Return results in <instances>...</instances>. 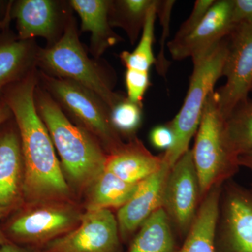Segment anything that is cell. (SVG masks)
<instances>
[{
  "label": "cell",
  "instance_id": "8fae6325",
  "mask_svg": "<svg viewBox=\"0 0 252 252\" xmlns=\"http://www.w3.org/2000/svg\"><path fill=\"white\" fill-rule=\"evenodd\" d=\"M117 217L112 210L85 211L69 233L40 248V252H120Z\"/></svg>",
  "mask_w": 252,
  "mask_h": 252
},
{
  "label": "cell",
  "instance_id": "d6a6232c",
  "mask_svg": "<svg viewBox=\"0 0 252 252\" xmlns=\"http://www.w3.org/2000/svg\"><path fill=\"white\" fill-rule=\"evenodd\" d=\"M238 163L240 167L248 169L252 173V150L240 155L238 157Z\"/></svg>",
  "mask_w": 252,
  "mask_h": 252
},
{
  "label": "cell",
  "instance_id": "836d02e7",
  "mask_svg": "<svg viewBox=\"0 0 252 252\" xmlns=\"http://www.w3.org/2000/svg\"><path fill=\"white\" fill-rule=\"evenodd\" d=\"M0 252H29L23 249L18 248L12 244L4 243L0 248Z\"/></svg>",
  "mask_w": 252,
  "mask_h": 252
},
{
  "label": "cell",
  "instance_id": "d4e9b609",
  "mask_svg": "<svg viewBox=\"0 0 252 252\" xmlns=\"http://www.w3.org/2000/svg\"><path fill=\"white\" fill-rule=\"evenodd\" d=\"M141 106L133 103L124 97L111 109L110 121L118 133L126 136H134L142 122Z\"/></svg>",
  "mask_w": 252,
  "mask_h": 252
},
{
  "label": "cell",
  "instance_id": "83f0119b",
  "mask_svg": "<svg viewBox=\"0 0 252 252\" xmlns=\"http://www.w3.org/2000/svg\"><path fill=\"white\" fill-rule=\"evenodd\" d=\"M216 0H197L193 10L185 22L181 25L173 39L178 40L189 35L198 26Z\"/></svg>",
  "mask_w": 252,
  "mask_h": 252
},
{
  "label": "cell",
  "instance_id": "52a82bcc",
  "mask_svg": "<svg viewBox=\"0 0 252 252\" xmlns=\"http://www.w3.org/2000/svg\"><path fill=\"white\" fill-rule=\"evenodd\" d=\"M25 205L26 208L11 220L8 230L18 241L40 248L74 229L85 212L77 200Z\"/></svg>",
  "mask_w": 252,
  "mask_h": 252
},
{
  "label": "cell",
  "instance_id": "44dd1931",
  "mask_svg": "<svg viewBox=\"0 0 252 252\" xmlns=\"http://www.w3.org/2000/svg\"><path fill=\"white\" fill-rule=\"evenodd\" d=\"M172 227L165 210L158 209L141 225L127 252H176Z\"/></svg>",
  "mask_w": 252,
  "mask_h": 252
},
{
  "label": "cell",
  "instance_id": "1f68e13d",
  "mask_svg": "<svg viewBox=\"0 0 252 252\" xmlns=\"http://www.w3.org/2000/svg\"><path fill=\"white\" fill-rule=\"evenodd\" d=\"M13 114L7 104L0 98V127L12 119Z\"/></svg>",
  "mask_w": 252,
  "mask_h": 252
},
{
  "label": "cell",
  "instance_id": "f1b7e54d",
  "mask_svg": "<svg viewBox=\"0 0 252 252\" xmlns=\"http://www.w3.org/2000/svg\"><path fill=\"white\" fill-rule=\"evenodd\" d=\"M174 133L169 124L156 126L150 132V141L157 149L169 150L174 143Z\"/></svg>",
  "mask_w": 252,
  "mask_h": 252
},
{
  "label": "cell",
  "instance_id": "e575fe53",
  "mask_svg": "<svg viewBox=\"0 0 252 252\" xmlns=\"http://www.w3.org/2000/svg\"><path fill=\"white\" fill-rule=\"evenodd\" d=\"M4 240H3L2 234H1V230H0V248L4 245Z\"/></svg>",
  "mask_w": 252,
  "mask_h": 252
},
{
  "label": "cell",
  "instance_id": "4316f807",
  "mask_svg": "<svg viewBox=\"0 0 252 252\" xmlns=\"http://www.w3.org/2000/svg\"><path fill=\"white\" fill-rule=\"evenodd\" d=\"M125 81L127 99L133 103L142 105L144 94L150 85L149 72L127 68Z\"/></svg>",
  "mask_w": 252,
  "mask_h": 252
},
{
  "label": "cell",
  "instance_id": "4dcf8cb0",
  "mask_svg": "<svg viewBox=\"0 0 252 252\" xmlns=\"http://www.w3.org/2000/svg\"><path fill=\"white\" fill-rule=\"evenodd\" d=\"M13 1H0V31L9 28Z\"/></svg>",
  "mask_w": 252,
  "mask_h": 252
},
{
  "label": "cell",
  "instance_id": "7402d4cb",
  "mask_svg": "<svg viewBox=\"0 0 252 252\" xmlns=\"http://www.w3.org/2000/svg\"><path fill=\"white\" fill-rule=\"evenodd\" d=\"M227 142L237 158L252 150V99L237 105L225 119Z\"/></svg>",
  "mask_w": 252,
  "mask_h": 252
},
{
  "label": "cell",
  "instance_id": "2e32d148",
  "mask_svg": "<svg viewBox=\"0 0 252 252\" xmlns=\"http://www.w3.org/2000/svg\"><path fill=\"white\" fill-rule=\"evenodd\" d=\"M11 19L16 20L18 37L32 40L41 36L51 41L57 33L59 14L55 2L49 0L13 1Z\"/></svg>",
  "mask_w": 252,
  "mask_h": 252
},
{
  "label": "cell",
  "instance_id": "484cf974",
  "mask_svg": "<svg viewBox=\"0 0 252 252\" xmlns=\"http://www.w3.org/2000/svg\"><path fill=\"white\" fill-rule=\"evenodd\" d=\"M175 1L173 0H163V1H157V16L160 19V24L162 28V34L160 39V49L159 54L156 59V67L157 72L161 77L165 78L168 70L170 62L165 56V46L167 36H169V30H170V17L172 8L175 4Z\"/></svg>",
  "mask_w": 252,
  "mask_h": 252
},
{
  "label": "cell",
  "instance_id": "d6986e66",
  "mask_svg": "<svg viewBox=\"0 0 252 252\" xmlns=\"http://www.w3.org/2000/svg\"><path fill=\"white\" fill-rule=\"evenodd\" d=\"M69 4L81 18V30L91 33V49L99 57L110 46L119 42V37L109 22L111 1L72 0Z\"/></svg>",
  "mask_w": 252,
  "mask_h": 252
},
{
  "label": "cell",
  "instance_id": "9a60e30c",
  "mask_svg": "<svg viewBox=\"0 0 252 252\" xmlns=\"http://www.w3.org/2000/svg\"><path fill=\"white\" fill-rule=\"evenodd\" d=\"M162 155L155 156L136 137L107 154L105 170L129 183L138 184L158 171Z\"/></svg>",
  "mask_w": 252,
  "mask_h": 252
},
{
  "label": "cell",
  "instance_id": "ac0fdd59",
  "mask_svg": "<svg viewBox=\"0 0 252 252\" xmlns=\"http://www.w3.org/2000/svg\"><path fill=\"white\" fill-rule=\"evenodd\" d=\"M36 53L31 40H22L0 31V98L6 88L22 80L32 70Z\"/></svg>",
  "mask_w": 252,
  "mask_h": 252
},
{
  "label": "cell",
  "instance_id": "ba28073f",
  "mask_svg": "<svg viewBox=\"0 0 252 252\" xmlns=\"http://www.w3.org/2000/svg\"><path fill=\"white\" fill-rule=\"evenodd\" d=\"M222 77L226 81L217 91V100L225 119L249 99L252 86V24L235 25L228 36V49Z\"/></svg>",
  "mask_w": 252,
  "mask_h": 252
},
{
  "label": "cell",
  "instance_id": "603a6c76",
  "mask_svg": "<svg viewBox=\"0 0 252 252\" xmlns=\"http://www.w3.org/2000/svg\"><path fill=\"white\" fill-rule=\"evenodd\" d=\"M154 0H121L111 1L109 22L111 26L123 28L135 43L142 33L146 17Z\"/></svg>",
  "mask_w": 252,
  "mask_h": 252
},
{
  "label": "cell",
  "instance_id": "277c9868",
  "mask_svg": "<svg viewBox=\"0 0 252 252\" xmlns=\"http://www.w3.org/2000/svg\"><path fill=\"white\" fill-rule=\"evenodd\" d=\"M195 136L191 151L203 199L212 187L231 180L240 167L227 142L225 118L215 91L207 98Z\"/></svg>",
  "mask_w": 252,
  "mask_h": 252
},
{
  "label": "cell",
  "instance_id": "cb8c5ba5",
  "mask_svg": "<svg viewBox=\"0 0 252 252\" xmlns=\"http://www.w3.org/2000/svg\"><path fill=\"white\" fill-rule=\"evenodd\" d=\"M157 0L149 10L146 17L143 29L141 33V38L138 45L132 53L123 51L120 55L126 68L137 70L149 72L151 67L155 64L156 58L153 51L154 27L157 18Z\"/></svg>",
  "mask_w": 252,
  "mask_h": 252
},
{
  "label": "cell",
  "instance_id": "9c48e42d",
  "mask_svg": "<svg viewBox=\"0 0 252 252\" xmlns=\"http://www.w3.org/2000/svg\"><path fill=\"white\" fill-rule=\"evenodd\" d=\"M217 246L220 252H252V189L231 180L220 193Z\"/></svg>",
  "mask_w": 252,
  "mask_h": 252
},
{
  "label": "cell",
  "instance_id": "4fadbf2b",
  "mask_svg": "<svg viewBox=\"0 0 252 252\" xmlns=\"http://www.w3.org/2000/svg\"><path fill=\"white\" fill-rule=\"evenodd\" d=\"M23 204L24 168L16 126L0 132V218Z\"/></svg>",
  "mask_w": 252,
  "mask_h": 252
},
{
  "label": "cell",
  "instance_id": "30bf717a",
  "mask_svg": "<svg viewBox=\"0 0 252 252\" xmlns=\"http://www.w3.org/2000/svg\"><path fill=\"white\" fill-rule=\"evenodd\" d=\"M201 200L198 176L190 149L170 169L162 204V208L180 235L186 237L188 233Z\"/></svg>",
  "mask_w": 252,
  "mask_h": 252
},
{
  "label": "cell",
  "instance_id": "e0dca14e",
  "mask_svg": "<svg viewBox=\"0 0 252 252\" xmlns=\"http://www.w3.org/2000/svg\"><path fill=\"white\" fill-rule=\"evenodd\" d=\"M223 185L212 187L202 199L185 243L177 252H217V225Z\"/></svg>",
  "mask_w": 252,
  "mask_h": 252
},
{
  "label": "cell",
  "instance_id": "5b68a950",
  "mask_svg": "<svg viewBox=\"0 0 252 252\" xmlns=\"http://www.w3.org/2000/svg\"><path fill=\"white\" fill-rule=\"evenodd\" d=\"M38 60L54 77L74 81L97 94L110 110L124 98L112 91L98 65L89 59L72 21L59 40L39 51Z\"/></svg>",
  "mask_w": 252,
  "mask_h": 252
},
{
  "label": "cell",
  "instance_id": "3957f363",
  "mask_svg": "<svg viewBox=\"0 0 252 252\" xmlns=\"http://www.w3.org/2000/svg\"><path fill=\"white\" fill-rule=\"evenodd\" d=\"M227 49L228 36L203 59L193 63V73L185 102L173 120L169 122L175 140L171 148L162 157L170 168L190 149L189 144L198 130L207 98L222 77Z\"/></svg>",
  "mask_w": 252,
  "mask_h": 252
},
{
  "label": "cell",
  "instance_id": "8992f818",
  "mask_svg": "<svg viewBox=\"0 0 252 252\" xmlns=\"http://www.w3.org/2000/svg\"><path fill=\"white\" fill-rule=\"evenodd\" d=\"M41 80L46 92L98 140L107 154L124 143L111 123L110 109L97 94L74 81L44 73Z\"/></svg>",
  "mask_w": 252,
  "mask_h": 252
},
{
  "label": "cell",
  "instance_id": "5bb4252c",
  "mask_svg": "<svg viewBox=\"0 0 252 252\" xmlns=\"http://www.w3.org/2000/svg\"><path fill=\"white\" fill-rule=\"evenodd\" d=\"M170 169L164 162L158 171L139 184L130 200L118 210L116 217L121 239L130 238L154 212L162 208Z\"/></svg>",
  "mask_w": 252,
  "mask_h": 252
},
{
  "label": "cell",
  "instance_id": "d590c367",
  "mask_svg": "<svg viewBox=\"0 0 252 252\" xmlns=\"http://www.w3.org/2000/svg\"><path fill=\"white\" fill-rule=\"evenodd\" d=\"M251 92H252V89H251Z\"/></svg>",
  "mask_w": 252,
  "mask_h": 252
},
{
  "label": "cell",
  "instance_id": "f546056e",
  "mask_svg": "<svg viewBox=\"0 0 252 252\" xmlns=\"http://www.w3.org/2000/svg\"><path fill=\"white\" fill-rule=\"evenodd\" d=\"M232 19L234 25L252 24V0H232Z\"/></svg>",
  "mask_w": 252,
  "mask_h": 252
},
{
  "label": "cell",
  "instance_id": "ffe728a7",
  "mask_svg": "<svg viewBox=\"0 0 252 252\" xmlns=\"http://www.w3.org/2000/svg\"><path fill=\"white\" fill-rule=\"evenodd\" d=\"M139 184L125 182L104 170L86 190L84 211L119 210L134 195Z\"/></svg>",
  "mask_w": 252,
  "mask_h": 252
},
{
  "label": "cell",
  "instance_id": "7a4b0ae2",
  "mask_svg": "<svg viewBox=\"0 0 252 252\" xmlns=\"http://www.w3.org/2000/svg\"><path fill=\"white\" fill-rule=\"evenodd\" d=\"M34 102L61 158L68 185L74 195V192L85 193L105 170V150L89 131L72 124L54 98L37 86Z\"/></svg>",
  "mask_w": 252,
  "mask_h": 252
},
{
  "label": "cell",
  "instance_id": "8d00e7d4",
  "mask_svg": "<svg viewBox=\"0 0 252 252\" xmlns=\"http://www.w3.org/2000/svg\"><path fill=\"white\" fill-rule=\"evenodd\" d=\"M251 189H252V188Z\"/></svg>",
  "mask_w": 252,
  "mask_h": 252
},
{
  "label": "cell",
  "instance_id": "6da1fadb",
  "mask_svg": "<svg viewBox=\"0 0 252 252\" xmlns=\"http://www.w3.org/2000/svg\"><path fill=\"white\" fill-rule=\"evenodd\" d=\"M36 81L35 73L32 70L22 80L6 88L1 96L12 112L21 139L25 204L77 200L36 109Z\"/></svg>",
  "mask_w": 252,
  "mask_h": 252
},
{
  "label": "cell",
  "instance_id": "7c38bea8",
  "mask_svg": "<svg viewBox=\"0 0 252 252\" xmlns=\"http://www.w3.org/2000/svg\"><path fill=\"white\" fill-rule=\"evenodd\" d=\"M232 0H216L205 17L189 35L167 43L172 59H203L220 44L235 27L232 19Z\"/></svg>",
  "mask_w": 252,
  "mask_h": 252
}]
</instances>
